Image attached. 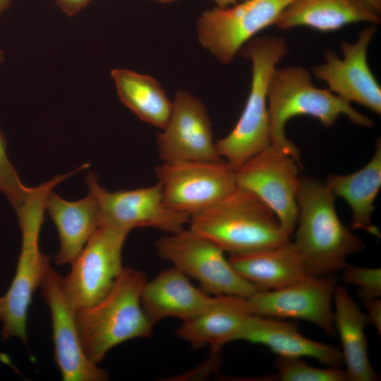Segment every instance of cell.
I'll list each match as a JSON object with an SVG mask.
<instances>
[{
  "mask_svg": "<svg viewBox=\"0 0 381 381\" xmlns=\"http://www.w3.org/2000/svg\"><path fill=\"white\" fill-rule=\"evenodd\" d=\"M298 217L293 241L308 276L342 271L347 258L365 248L362 239L339 219L335 195L325 183L301 176L297 195Z\"/></svg>",
  "mask_w": 381,
  "mask_h": 381,
  "instance_id": "obj_1",
  "label": "cell"
},
{
  "mask_svg": "<svg viewBox=\"0 0 381 381\" xmlns=\"http://www.w3.org/2000/svg\"><path fill=\"white\" fill-rule=\"evenodd\" d=\"M270 145L292 157L301 167L300 151L285 134L286 123L297 116L317 119L326 128L345 115L354 125L372 127L373 121L328 88L315 87L301 66L277 68L267 92Z\"/></svg>",
  "mask_w": 381,
  "mask_h": 381,
  "instance_id": "obj_2",
  "label": "cell"
},
{
  "mask_svg": "<svg viewBox=\"0 0 381 381\" xmlns=\"http://www.w3.org/2000/svg\"><path fill=\"white\" fill-rule=\"evenodd\" d=\"M145 274L124 267L111 289L97 303L75 310V322L87 358L98 365L116 346L135 338H148L153 325L141 306Z\"/></svg>",
  "mask_w": 381,
  "mask_h": 381,
  "instance_id": "obj_3",
  "label": "cell"
},
{
  "mask_svg": "<svg viewBox=\"0 0 381 381\" xmlns=\"http://www.w3.org/2000/svg\"><path fill=\"white\" fill-rule=\"evenodd\" d=\"M189 222L192 230L230 255L269 249L290 238L267 205L238 186L223 200L192 214Z\"/></svg>",
  "mask_w": 381,
  "mask_h": 381,
  "instance_id": "obj_4",
  "label": "cell"
},
{
  "mask_svg": "<svg viewBox=\"0 0 381 381\" xmlns=\"http://www.w3.org/2000/svg\"><path fill=\"white\" fill-rule=\"evenodd\" d=\"M288 52L279 36L255 37L239 50L252 64L250 92L234 128L215 142L218 155L234 169L270 144L267 92L277 64Z\"/></svg>",
  "mask_w": 381,
  "mask_h": 381,
  "instance_id": "obj_5",
  "label": "cell"
},
{
  "mask_svg": "<svg viewBox=\"0 0 381 381\" xmlns=\"http://www.w3.org/2000/svg\"><path fill=\"white\" fill-rule=\"evenodd\" d=\"M73 172L58 175L32 190L23 205L16 210L22 233L20 252L16 273L8 291L4 296V311L1 319L3 340L17 337L27 342V320L33 294L51 268L50 257L44 255L39 246L41 227L44 220L46 202L54 188Z\"/></svg>",
  "mask_w": 381,
  "mask_h": 381,
  "instance_id": "obj_6",
  "label": "cell"
},
{
  "mask_svg": "<svg viewBox=\"0 0 381 381\" xmlns=\"http://www.w3.org/2000/svg\"><path fill=\"white\" fill-rule=\"evenodd\" d=\"M155 247L162 258L196 279L210 295L248 298L264 290L242 277L218 245L190 228L159 238Z\"/></svg>",
  "mask_w": 381,
  "mask_h": 381,
  "instance_id": "obj_7",
  "label": "cell"
},
{
  "mask_svg": "<svg viewBox=\"0 0 381 381\" xmlns=\"http://www.w3.org/2000/svg\"><path fill=\"white\" fill-rule=\"evenodd\" d=\"M129 231L100 223L62 277V288L75 310L103 299L121 273L122 250Z\"/></svg>",
  "mask_w": 381,
  "mask_h": 381,
  "instance_id": "obj_8",
  "label": "cell"
},
{
  "mask_svg": "<svg viewBox=\"0 0 381 381\" xmlns=\"http://www.w3.org/2000/svg\"><path fill=\"white\" fill-rule=\"evenodd\" d=\"M155 174L165 205L190 217L237 188L236 170L224 160L163 162L155 168Z\"/></svg>",
  "mask_w": 381,
  "mask_h": 381,
  "instance_id": "obj_9",
  "label": "cell"
},
{
  "mask_svg": "<svg viewBox=\"0 0 381 381\" xmlns=\"http://www.w3.org/2000/svg\"><path fill=\"white\" fill-rule=\"evenodd\" d=\"M293 0H243L204 12L197 21L200 43L223 64L261 30L274 25Z\"/></svg>",
  "mask_w": 381,
  "mask_h": 381,
  "instance_id": "obj_10",
  "label": "cell"
},
{
  "mask_svg": "<svg viewBox=\"0 0 381 381\" xmlns=\"http://www.w3.org/2000/svg\"><path fill=\"white\" fill-rule=\"evenodd\" d=\"M299 167L292 157L270 144L236 169L237 186L267 205L289 236L298 217Z\"/></svg>",
  "mask_w": 381,
  "mask_h": 381,
  "instance_id": "obj_11",
  "label": "cell"
},
{
  "mask_svg": "<svg viewBox=\"0 0 381 381\" xmlns=\"http://www.w3.org/2000/svg\"><path fill=\"white\" fill-rule=\"evenodd\" d=\"M85 181L97 200L101 223L129 232L137 227H150L171 234L189 222L188 214L165 205L158 181L146 188L109 191L98 183L92 173L87 175Z\"/></svg>",
  "mask_w": 381,
  "mask_h": 381,
  "instance_id": "obj_12",
  "label": "cell"
},
{
  "mask_svg": "<svg viewBox=\"0 0 381 381\" xmlns=\"http://www.w3.org/2000/svg\"><path fill=\"white\" fill-rule=\"evenodd\" d=\"M376 32V25H370L360 31L356 42H343L340 44L342 58L332 50L326 51L325 62L313 67L312 72L344 101L356 102L380 115L381 87L367 59L368 49Z\"/></svg>",
  "mask_w": 381,
  "mask_h": 381,
  "instance_id": "obj_13",
  "label": "cell"
},
{
  "mask_svg": "<svg viewBox=\"0 0 381 381\" xmlns=\"http://www.w3.org/2000/svg\"><path fill=\"white\" fill-rule=\"evenodd\" d=\"M336 285V279L330 274L307 276L281 289L258 291L248 300L254 315L303 320L334 335L332 303Z\"/></svg>",
  "mask_w": 381,
  "mask_h": 381,
  "instance_id": "obj_14",
  "label": "cell"
},
{
  "mask_svg": "<svg viewBox=\"0 0 381 381\" xmlns=\"http://www.w3.org/2000/svg\"><path fill=\"white\" fill-rule=\"evenodd\" d=\"M62 277L50 268L40 288L52 318L54 361L64 381H105L109 376L85 356L80 340L75 309L64 294Z\"/></svg>",
  "mask_w": 381,
  "mask_h": 381,
  "instance_id": "obj_15",
  "label": "cell"
},
{
  "mask_svg": "<svg viewBox=\"0 0 381 381\" xmlns=\"http://www.w3.org/2000/svg\"><path fill=\"white\" fill-rule=\"evenodd\" d=\"M157 135L158 153L164 162H219L211 124L200 99L186 91L175 94L169 121Z\"/></svg>",
  "mask_w": 381,
  "mask_h": 381,
  "instance_id": "obj_16",
  "label": "cell"
},
{
  "mask_svg": "<svg viewBox=\"0 0 381 381\" xmlns=\"http://www.w3.org/2000/svg\"><path fill=\"white\" fill-rule=\"evenodd\" d=\"M238 340L266 346L279 357L312 358L333 368L344 365L339 348L311 340L303 336L294 323L274 318L249 315L231 341Z\"/></svg>",
  "mask_w": 381,
  "mask_h": 381,
  "instance_id": "obj_17",
  "label": "cell"
},
{
  "mask_svg": "<svg viewBox=\"0 0 381 381\" xmlns=\"http://www.w3.org/2000/svg\"><path fill=\"white\" fill-rule=\"evenodd\" d=\"M216 298L194 286L184 273L172 267L145 282L141 306L155 325L166 318L189 320L210 307Z\"/></svg>",
  "mask_w": 381,
  "mask_h": 381,
  "instance_id": "obj_18",
  "label": "cell"
},
{
  "mask_svg": "<svg viewBox=\"0 0 381 381\" xmlns=\"http://www.w3.org/2000/svg\"><path fill=\"white\" fill-rule=\"evenodd\" d=\"M359 22L377 25L380 13L365 0H293L274 25L282 30L306 27L329 32Z\"/></svg>",
  "mask_w": 381,
  "mask_h": 381,
  "instance_id": "obj_19",
  "label": "cell"
},
{
  "mask_svg": "<svg viewBox=\"0 0 381 381\" xmlns=\"http://www.w3.org/2000/svg\"><path fill=\"white\" fill-rule=\"evenodd\" d=\"M46 210L59 234L55 262L58 265L71 264L101 223L97 200L90 190L85 198L76 201L64 200L52 190L47 199Z\"/></svg>",
  "mask_w": 381,
  "mask_h": 381,
  "instance_id": "obj_20",
  "label": "cell"
},
{
  "mask_svg": "<svg viewBox=\"0 0 381 381\" xmlns=\"http://www.w3.org/2000/svg\"><path fill=\"white\" fill-rule=\"evenodd\" d=\"M252 314L248 298L217 296L210 307L196 317L182 322L176 334L193 349L209 344L213 356L222 346L231 342L233 335Z\"/></svg>",
  "mask_w": 381,
  "mask_h": 381,
  "instance_id": "obj_21",
  "label": "cell"
},
{
  "mask_svg": "<svg viewBox=\"0 0 381 381\" xmlns=\"http://www.w3.org/2000/svg\"><path fill=\"white\" fill-rule=\"evenodd\" d=\"M234 269L264 290L281 289L308 276L303 261L290 241L262 250L230 255Z\"/></svg>",
  "mask_w": 381,
  "mask_h": 381,
  "instance_id": "obj_22",
  "label": "cell"
},
{
  "mask_svg": "<svg viewBox=\"0 0 381 381\" xmlns=\"http://www.w3.org/2000/svg\"><path fill=\"white\" fill-rule=\"evenodd\" d=\"M333 302L334 322L341 343L346 371L351 381H373L376 374L368 355L365 327L370 324L367 314L356 303L346 289L336 285Z\"/></svg>",
  "mask_w": 381,
  "mask_h": 381,
  "instance_id": "obj_23",
  "label": "cell"
},
{
  "mask_svg": "<svg viewBox=\"0 0 381 381\" xmlns=\"http://www.w3.org/2000/svg\"><path fill=\"white\" fill-rule=\"evenodd\" d=\"M325 183L335 196L343 198L351 207V229H362L379 238V229L372 222L374 202L381 187V141L376 142L370 161L351 174H329Z\"/></svg>",
  "mask_w": 381,
  "mask_h": 381,
  "instance_id": "obj_24",
  "label": "cell"
},
{
  "mask_svg": "<svg viewBox=\"0 0 381 381\" xmlns=\"http://www.w3.org/2000/svg\"><path fill=\"white\" fill-rule=\"evenodd\" d=\"M121 101L140 120L164 129L172 110V103L159 83L152 77L127 69H114Z\"/></svg>",
  "mask_w": 381,
  "mask_h": 381,
  "instance_id": "obj_25",
  "label": "cell"
},
{
  "mask_svg": "<svg viewBox=\"0 0 381 381\" xmlns=\"http://www.w3.org/2000/svg\"><path fill=\"white\" fill-rule=\"evenodd\" d=\"M278 377L282 381H346V370L328 367L319 368L304 362L300 358L277 356L275 361Z\"/></svg>",
  "mask_w": 381,
  "mask_h": 381,
  "instance_id": "obj_26",
  "label": "cell"
},
{
  "mask_svg": "<svg viewBox=\"0 0 381 381\" xmlns=\"http://www.w3.org/2000/svg\"><path fill=\"white\" fill-rule=\"evenodd\" d=\"M6 139L0 130V192L18 210L30 195L32 188L25 186L10 162L6 151Z\"/></svg>",
  "mask_w": 381,
  "mask_h": 381,
  "instance_id": "obj_27",
  "label": "cell"
},
{
  "mask_svg": "<svg viewBox=\"0 0 381 381\" xmlns=\"http://www.w3.org/2000/svg\"><path fill=\"white\" fill-rule=\"evenodd\" d=\"M346 284L358 286L361 300L380 298L381 295V270L347 265L342 270Z\"/></svg>",
  "mask_w": 381,
  "mask_h": 381,
  "instance_id": "obj_28",
  "label": "cell"
},
{
  "mask_svg": "<svg viewBox=\"0 0 381 381\" xmlns=\"http://www.w3.org/2000/svg\"><path fill=\"white\" fill-rule=\"evenodd\" d=\"M368 311L370 323L376 328L379 334L381 332V301L379 298H369L361 300Z\"/></svg>",
  "mask_w": 381,
  "mask_h": 381,
  "instance_id": "obj_29",
  "label": "cell"
},
{
  "mask_svg": "<svg viewBox=\"0 0 381 381\" xmlns=\"http://www.w3.org/2000/svg\"><path fill=\"white\" fill-rule=\"evenodd\" d=\"M90 0H56L60 8L67 15L73 16L85 7Z\"/></svg>",
  "mask_w": 381,
  "mask_h": 381,
  "instance_id": "obj_30",
  "label": "cell"
},
{
  "mask_svg": "<svg viewBox=\"0 0 381 381\" xmlns=\"http://www.w3.org/2000/svg\"><path fill=\"white\" fill-rule=\"evenodd\" d=\"M217 4L219 8H226L229 5H234L240 1L243 0H214Z\"/></svg>",
  "mask_w": 381,
  "mask_h": 381,
  "instance_id": "obj_31",
  "label": "cell"
},
{
  "mask_svg": "<svg viewBox=\"0 0 381 381\" xmlns=\"http://www.w3.org/2000/svg\"><path fill=\"white\" fill-rule=\"evenodd\" d=\"M370 6H372L375 10L381 13V0H365Z\"/></svg>",
  "mask_w": 381,
  "mask_h": 381,
  "instance_id": "obj_32",
  "label": "cell"
},
{
  "mask_svg": "<svg viewBox=\"0 0 381 381\" xmlns=\"http://www.w3.org/2000/svg\"><path fill=\"white\" fill-rule=\"evenodd\" d=\"M11 4V0H0V16L7 9Z\"/></svg>",
  "mask_w": 381,
  "mask_h": 381,
  "instance_id": "obj_33",
  "label": "cell"
},
{
  "mask_svg": "<svg viewBox=\"0 0 381 381\" xmlns=\"http://www.w3.org/2000/svg\"><path fill=\"white\" fill-rule=\"evenodd\" d=\"M4 303V296H0V320L3 315Z\"/></svg>",
  "mask_w": 381,
  "mask_h": 381,
  "instance_id": "obj_34",
  "label": "cell"
},
{
  "mask_svg": "<svg viewBox=\"0 0 381 381\" xmlns=\"http://www.w3.org/2000/svg\"><path fill=\"white\" fill-rule=\"evenodd\" d=\"M156 1H159L160 3H163V4H167V3H172V2H174L177 0H156Z\"/></svg>",
  "mask_w": 381,
  "mask_h": 381,
  "instance_id": "obj_35",
  "label": "cell"
},
{
  "mask_svg": "<svg viewBox=\"0 0 381 381\" xmlns=\"http://www.w3.org/2000/svg\"><path fill=\"white\" fill-rule=\"evenodd\" d=\"M4 61L3 53L0 50V64Z\"/></svg>",
  "mask_w": 381,
  "mask_h": 381,
  "instance_id": "obj_36",
  "label": "cell"
}]
</instances>
